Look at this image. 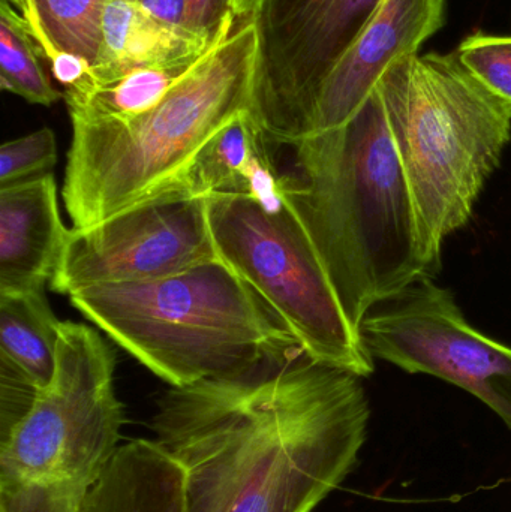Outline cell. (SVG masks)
Returning a JSON list of instances; mask_svg holds the SVG:
<instances>
[{"instance_id": "obj_1", "label": "cell", "mask_w": 511, "mask_h": 512, "mask_svg": "<svg viewBox=\"0 0 511 512\" xmlns=\"http://www.w3.org/2000/svg\"><path fill=\"white\" fill-rule=\"evenodd\" d=\"M363 378L300 352L251 375L171 387L155 439L186 475L188 512H314L368 439Z\"/></svg>"}, {"instance_id": "obj_27", "label": "cell", "mask_w": 511, "mask_h": 512, "mask_svg": "<svg viewBox=\"0 0 511 512\" xmlns=\"http://www.w3.org/2000/svg\"><path fill=\"white\" fill-rule=\"evenodd\" d=\"M260 5L261 0H228V9L240 23L254 18Z\"/></svg>"}, {"instance_id": "obj_10", "label": "cell", "mask_w": 511, "mask_h": 512, "mask_svg": "<svg viewBox=\"0 0 511 512\" xmlns=\"http://www.w3.org/2000/svg\"><path fill=\"white\" fill-rule=\"evenodd\" d=\"M215 259L207 198L164 194L69 230L51 289L72 295L104 283L149 282Z\"/></svg>"}, {"instance_id": "obj_8", "label": "cell", "mask_w": 511, "mask_h": 512, "mask_svg": "<svg viewBox=\"0 0 511 512\" xmlns=\"http://www.w3.org/2000/svg\"><path fill=\"white\" fill-rule=\"evenodd\" d=\"M381 0H261L252 114L272 143L308 137L324 81Z\"/></svg>"}, {"instance_id": "obj_2", "label": "cell", "mask_w": 511, "mask_h": 512, "mask_svg": "<svg viewBox=\"0 0 511 512\" xmlns=\"http://www.w3.org/2000/svg\"><path fill=\"white\" fill-rule=\"evenodd\" d=\"M288 197L308 230L354 327L378 303L440 261L399 159L375 87L341 128L294 144Z\"/></svg>"}, {"instance_id": "obj_22", "label": "cell", "mask_w": 511, "mask_h": 512, "mask_svg": "<svg viewBox=\"0 0 511 512\" xmlns=\"http://www.w3.org/2000/svg\"><path fill=\"white\" fill-rule=\"evenodd\" d=\"M57 161V144L50 128H41L0 147V188L44 176Z\"/></svg>"}, {"instance_id": "obj_3", "label": "cell", "mask_w": 511, "mask_h": 512, "mask_svg": "<svg viewBox=\"0 0 511 512\" xmlns=\"http://www.w3.org/2000/svg\"><path fill=\"white\" fill-rule=\"evenodd\" d=\"M257 59L251 18L228 27L150 110L123 120L71 122L62 197L74 228L167 194L210 138L252 111Z\"/></svg>"}, {"instance_id": "obj_15", "label": "cell", "mask_w": 511, "mask_h": 512, "mask_svg": "<svg viewBox=\"0 0 511 512\" xmlns=\"http://www.w3.org/2000/svg\"><path fill=\"white\" fill-rule=\"evenodd\" d=\"M78 512H188L183 466L156 439L120 445Z\"/></svg>"}, {"instance_id": "obj_17", "label": "cell", "mask_w": 511, "mask_h": 512, "mask_svg": "<svg viewBox=\"0 0 511 512\" xmlns=\"http://www.w3.org/2000/svg\"><path fill=\"white\" fill-rule=\"evenodd\" d=\"M60 325L44 289L0 294V358L14 364L38 390L53 378Z\"/></svg>"}, {"instance_id": "obj_19", "label": "cell", "mask_w": 511, "mask_h": 512, "mask_svg": "<svg viewBox=\"0 0 511 512\" xmlns=\"http://www.w3.org/2000/svg\"><path fill=\"white\" fill-rule=\"evenodd\" d=\"M45 32L59 51L95 62L104 0H35Z\"/></svg>"}, {"instance_id": "obj_20", "label": "cell", "mask_w": 511, "mask_h": 512, "mask_svg": "<svg viewBox=\"0 0 511 512\" xmlns=\"http://www.w3.org/2000/svg\"><path fill=\"white\" fill-rule=\"evenodd\" d=\"M465 69L511 113V35L477 32L455 51Z\"/></svg>"}, {"instance_id": "obj_5", "label": "cell", "mask_w": 511, "mask_h": 512, "mask_svg": "<svg viewBox=\"0 0 511 512\" xmlns=\"http://www.w3.org/2000/svg\"><path fill=\"white\" fill-rule=\"evenodd\" d=\"M432 255L468 224L511 138L509 108L455 53H414L378 81Z\"/></svg>"}, {"instance_id": "obj_24", "label": "cell", "mask_w": 511, "mask_h": 512, "mask_svg": "<svg viewBox=\"0 0 511 512\" xmlns=\"http://www.w3.org/2000/svg\"><path fill=\"white\" fill-rule=\"evenodd\" d=\"M2 3L11 6L18 17L23 21L29 35L35 41L41 56L47 60L48 65L59 56L60 51L54 47L51 42L50 36L45 32L44 24H42L41 15H39L38 6L35 0H2Z\"/></svg>"}, {"instance_id": "obj_11", "label": "cell", "mask_w": 511, "mask_h": 512, "mask_svg": "<svg viewBox=\"0 0 511 512\" xmlns=\"http://www.w3.org/2000/svg\"><path fill=\"white\" fill-rule=\"evenodd\" d=\"M446 12L447 0H381L324 81L306 138L344 126L381 75L396 60L417 53L446 24Z\"/></svg>"}, {"instance_id": "obj_7", "label": "cell", "mask_w": 511, "mask_h": 512, "mask_svg": "<svg viewBox=\"0 0 511 512\" xmlns=\"http://www.w3.org/2000/svg\"><path fill=\"white\" fill-rule=\"evenodd\" d=\"M116 354L98 331L62 322L56 369L26 417L0 438V477L90 489L120 447Z\"/></svg>"}, {"instance_id": "obj_12", "label": "cell", "mask_w": 511, "mask_h": 512, "mask_svg": "<svg viewBox=\"0 0 511 512\" xmlns=\"http://www.w3.org/2000/svg\"><path fill=\"white\" fill-rule=\"evenodd\" d=\"M68 231L53 174L0 188V294L44 289Z\"/></svg>"}, {"instance_id": "obj_18", "label": "cell", "mask_w": 511, "mask_h": 512, "mask_svg": "<svg viewBox=\"0 0 511 512\" xmlns=\"http://www.w3.org/2000/svg\"><path fill=\"white\" fill-rule=\"evenodd\" d=\"M41 53L11 6H0V87L30 104L51 107L63 99L42 68Z\"/></svg>"}, {"instance_id": "obj_9", "label": "cell", "mask_w": 511, "mask_h": 512, "mask_svg": "<svg viewBox=\"0 0 511 512\" xmlns=\"http://www.w3.org/2000/svg\"><path fill=\"white\" fill-rule=\"evenodd\" d=\"M360 333L372 358L468 391L511 430V348L468 324L453 295L432 277L378 303Z\"/></svg>"}, {"instance_id": "obj_16", "label": "cell", "mask_w": 511, "mask_h": 512, "mask_svg": "<svg viewBox=\"0 0 511 512\" xmlns=\"http://www.w3.org/2000/svg\"><path fill=\"white\" fill-rule=\"evenodd\" d=\"M201 59L138 68L104 81L86 75L80 83L63 89L71 122L123 120L144 113L185 80Z\"/></svg>"}, {"instance_id": "obj_13", "label": "cell", "mask_w": 511, "mask_h": 512, "mask_svg": "<svg viewBox=\"0 0 511 512\" xmlns=\"http://www.w3.org/2000/svg\"><path fill=\"white\" fill-rule=\"evenodd\" d=\"M273 144L252 111H245L207 141L167 194L239 195L267 206L281 203L287 197L288 176L278 170Z\"/></svg>"}, {"instance_id": "obj_23", "label": "cell", "mask_w": 511, "mask_h": 512, "mask_svg": "<svg viewBox=\"0 0 511 512\" xmlns=\"http://www.w3.org/2000/svg\"><path fill=\"white\" fill-rule=\"evenodd\" d=\"M39 391L14 364L0 358V438L26 417Z\"/></svg>"}, {"instance_id": "obj_14", "label": "cell", "mask_w": 511, "mask_h": 512, "mask_svg": "<svg viewBox=\"0 0 511 512\" xmlns=\"http://www.w3.org/2000/svg\"><path fill=\"white\" fill-rule=\"evenodd\" d=\"M236 21L228 11L216 32H203L156 17L140 0H104L101 47L87 77L111 80L138 68L200 59Z\"/></svg>"}, {"instance_id": "obj_4", "label": "cell", "mask_w": 511, "mask_h": 512, "mask_svg": "<svg viewBox=\"0 0 511 512\" xmlns=\"http://www.w3.org/2000/svg\"><path fill=\"white\" fill-rule=\"evenodd\" d=\"M69 300L170 387L240 378L303 352L281 316L221 258L149 282L81 289Z\"/></svg>"}, {"instance_id": "obj_26", "label": "cell", "mask_w": 511, "mask_h": 512, "mask_svg": "<svg viewBox=\"0 0 511 512\" xmlns=\"http://www.w3.org/2000/svg\"><path fill=\"white\" fill-rule=\"evenodd\" d=\"M50 69L51 74L62 84L63 89H68L80 83L89 74L92 63L77 54L60 51L57 59L50 63Z\"/></svg>"}, {"instance_id": "obj_25", "label": "cell", "mask_w": 511, "mask_h": 512, "mask_svg": "<svg viewBox=\"0 0 511 512\" xmlns=\"http://www.w3.org/2000/svg\"><path fill=\"white\" fill-rule=\"evenodd\" d=\"M228 11V0H185V24L203 32H216Z\"/></svg>"}, {"instance_id": "obj_21", "label": "cell", "mask_w": 511, "mask_h": 512, "mask_svg": "<svg viewBox=\"0 0 511 512\" xmlns=\"http://www.w3.org/2000/svg\"><path fill=\"white\" fill-rule=\"evenodd\" d=\"M89 489L0 477V512H78Z\"/></svg>"}, {"instance_id": "obj_6", "label": "cell", "mask_w": 511, "mask_h": 512, "mask_svg": "<svg viewBox=\"0 0 511 512\" xmlns=\"http://www.w3.org/2000/svg\"><path fill=\"white\" fill-rule=\"evenodd\" d=\"M207 222L219 258L260 292L308 357L360 378L374 373V358L348 319L288 191L273 206L213 195Z\"/></svg>"}]
</instances>
